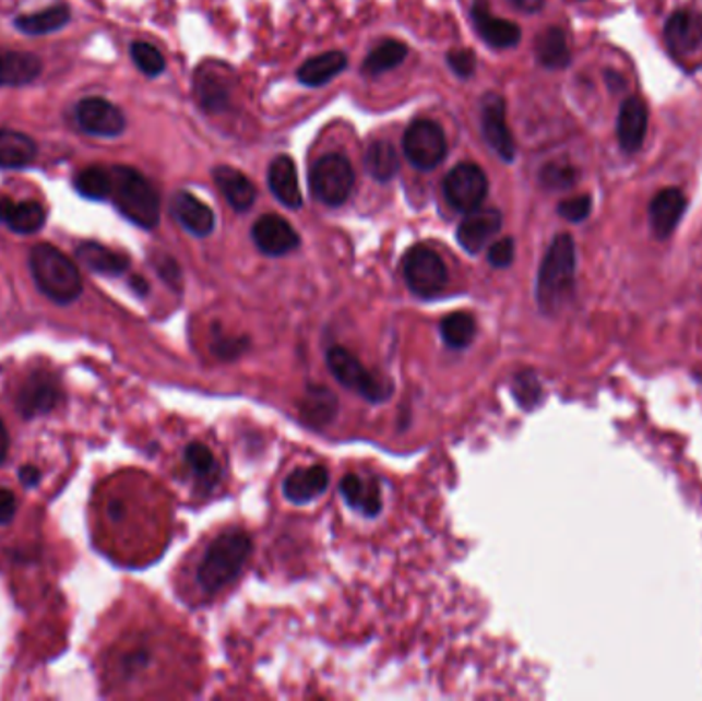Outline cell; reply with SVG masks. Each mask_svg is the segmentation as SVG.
<instances>
[{
  "label": "cell",
  "mask_w": 702,
  "mask_h": 701,
  "mask_svg": "<svg viewBox=\"0 0 702 701\" xmlns=\"http://www.w3.org/2000/svg\"><path fill=\"white\" fill-rule=\"evenodd\" d=\"M578 251L571 235H557L545 253L536 278V302L543 313H557L575 286Z\"/></svg>",
  "instance_id": "obj_1"
},
{
  "label": "cell",
  "mask_w": 702,
  "mask_h": 701,
  "mask_svg": "<svg viewBox=\"0 0 702 701\" xmlns=\"http://www.w3.org/2000/svg\"><path fill=\"white\" fill-rule=\"evenodd\" d=\"M251 537L240 528H228L221 533L207 545L204 560L198 568L200 589L207 595L223 591L226 584L239 577L245 561L251 554Z\"/></svg>",
  "instance_id": "obj_2"
},
{
  "label": "cell",
  "mask_w": 702,
  "mask_h": 701,
  "mask_svg": "<svg viewBox=\"0 0 702 701\" xmlns=\"http://www.w3.org/2000/svg\"><path fill=\"white\" fill-rule=\"evenodd\" d=\"M123 218L140 228H156L160 223V195L155 186L134 167L116 165L111 169V195Z\"/></svg>",
  "instance_id": "obj_3"
},
{
  "label": "cell",
  "mask_w": 702,
  "mask_h": 701,
  "mask_svg": "<svg viewBox=\"0 0 702 701\" xmlns=\"http://www.w3.org/2000/svg\"><path fill=\"white\" fill-rule=\"evenodd\" d=\"M29 270L37 288L58 305H70L83 295V278L76 263L58 247L37 243L29 253Z\"/></svg>",
  "instance_id": "obj_4"
},
{
  "label": "cell",
  "mask_w": 702,
  "mask_h": 701,
  "mask_svg": "<svg viewBox=\"0 0 702 701\" xmlns=\"http://www.w3.org/2000/svg\"><path fill=\"white\" fill-rule=\"evenodd\" d=\"M326 367L343 387L356 391L372 404H382L393 395V385L378 379L374 372L361 365L360 358L343 346H331L326 350Z\"/></svg>",
  "instance_id": "obj_5"
},
{
  "label": "cell",
  "mask_w": 702,
  "mask_h": 701,
  "mask_svg": "<svg viewBox=\"0 0 702 701\" xmlns=\"http://www.w3.org/2000/svg\"><path fill=\"white\" fill-rule=\"evenodd\" d=\"M354 167L343 155H325L310 169V192L326 206L345 204L354 192Z\"/></svg>",
  "instance_id": "obj_6"
},
{
  "label": "cell",
  "mask_w": 702,
  "mask_h": 701,
  "mask_svg": "<svg viewBox=\"0 0 702 701\" xmlns=\"http://www.w3.org/2000/svg\"><path fill=\"white\" fill-rule=\"evenodd\" d=\"M403 276L413 295L431 298L440 295L448 284V270L438 251L428 246H415L403 260Z\"/></svg>",
  "instance_id": "obj_7"
},
{
  "label": "cell",
  "mask_w": 702,
  "mask_h": 701,
  "mask_svg": "<svg viewBox=\"0 0 702 701\" xmlns=\"http://www.w3.org/2000/svg\"><path fill=\"white\" fill-rule=\"evenodd\" d=\"M403 151L413 167L421 171L436 169L448 153V142H445L442 126L431 120L413 122L403 136Z\"/></svg>",
  "instance_id": "obj_8"
},
{
  "label": "cell",
  "mask_w": 702,
  "mask_h": 701,
  "mask_svg": "<svg viewBox=\"0 0 702 701\" xmlns=\"http://www.w3.org/2000/svg\"><path fill=\"white\" fill-rule=\"evenodd\" d=\"M489 183L487 176L475 163H459L444 179V195L454 211H477L487 198Z\"/></svg>",
  "instance_id": "obj_9"
},
{
  "label": "cell",
  "mask_w": 702,
  "mask_h": 701,
  "mask_svg": "<svg viewBox=\"0 0 702 701\" xmlns=\"http://www.w3.org/2000/svg\"><path fill=\"white\" fill-rule=\"evenodd\" d=\"M79 128L99 139H116L126 130V116L120 107L104 97H85L74 107Z\"/></svg>",
  "instance_id": "obj_10"
},
{
  "label": "cell",
  "mask_w": 702,
  "mask_h": 701,
  "mask_svg": "<svg viewBox=\"0 0 702 701\" xmlns=\"http://www.w3.org/2000/svg\"><path fill=\"white\" fill-rule=\"evenodd\" d=\"M480 130L497 157L505 163L514 161L515 141L505 120V102L497 93H487L480 99Z\"/></svg>",
  "instance_id": "obj_11"
},
{
  "label": "cell",
  "mask_w": 702,
  "mask_h": 701,
  "mask_svg": "<svg viewBox=\"0 0 702 701\" xmlns=\"http://www.w3.org/2000/svg\"><path fill=\"white\" fill-rule=\"evenodd\" d=\"M58 402H60V385L50 372H44V370L32 372L19 389V409L27 420L52 412Z\"/></svg>",
  "instance_id": "obj_12"
},
{
  "label": "cell",
  "mask_w": 702,
  "mask_h": 701,
  "mask_svg": "<svg viewBox=\"0 0 702 701\" xmlns=\"http://www.w3.org/2000/svg\"><path fill=\"white\" fill-rule=\"evenodd\" d=\"M251 237H253L259 251L270 258L286 256L300 246L298 233L294 230L286 218H282L277 214L259 216L255 225L251 228Z\"/></svg>",
  "instance_id": "obj_13"
},
{
  "label": "cell",
  "mask_w": 702,
  "mask_h": 701,
  "mask_svg": "<svg viewBox=\"0 0 702 701\" xmlns=\"http://www.w3.org/2000/svg\"><path fill=\"white\" fill-rule=\"evenodd\" d=\"M193 91H195V97H198L202 109H206L207 114H218L230 104L233 81H230L226 69L206 62L195 71Z\"/></svg>",
  "instance_id": "obj_14"
},
{
  "label": "cell",
  "mask_w": 702,
  "mask_h": 701,
  "mask_svg": "<svg viewBox=\"0 0 702 701\" xmlns=\"http://www.w3.org/2000/svg\"><path fill=\"white\" fill-rule=\"evenodd\" d=\"M664 41L669 54L686 56L697 52L702 46V13L694 9H680L671 13L664 25Z\"/></svg>",
  "instance_id": "obj_15"
},
{
  "label": "cell",
  "mask_w": 702,
  "mask_h": 701,
  "mask_svg": "<svg viewBox=\"0 0 702 701\" xmlns=\"http://www.w3.org/2000/svg\"><path fill=\"white\" fill-rule=\"evenodd\" d=\"M471 19H473V25H475L480 39L496 50L515 48L522 39L520 27L508 19L496 17L489 11L487 0H475V4L471 9Z\"/></svg>",
  "instance_id": "obj_16"
},
{
  "label": "cell",
  "mask_w": 702,
  "mask_h": 701,
  "mask_svg": "<svg viewBox=\"0 0 702 701\" xmlns=\"http://www.w3.org/2000/svg\"><path fill=\"white\" fill-rule=\"evenodd\" d=\"M501 225H503L501 212L496 209H477L466 214V218L456 230V239L464 251H468L471 256H477L483 251V247L487 246L501 230Z\"/></svg>",
  "instance_id": "obj_17"
},
{
  "label": "cell",
  "mask_w": 702,
  "mask_h": 701,
  "mask_svg": "<svg viewBox=\"0 0 702 701\" xmlns=\"http://www.w3.org/2000/svg\"><path fill=\"white\" fill-rule=\"evenodd\" d=\"M650 126V111L643 99L629 97L618 109L617 136L622 151L634 153L643 146Z\"/></svg>",
  "instance_id": "obj_18"
},
{
  "label": "cell",
  "mask_w": 702,
  "mask_h": 701,
  "mask_svg": "<svg viewBox=\"0 0 702 701\" xmlns=\"http://www.w3.org/2000/svg\"><path fill=\"white\" fill-rule=\"evenodd\" d=\"M686 211V195L676 188H666L650 204V225L657 239H668L682 221Z\"/></svg>",
  "instance_id": "obj_19"
},
{
  "label": "cell",
  "mask_w": 702,
  "mask_h": 701,
  "mask_svg": "<svg viewBox=\"0 0 702 701\" xmlns=\"http://www.w3.org/2000/svg\"><path fill=\"white\" fill-rule=\"evenodd\" d=\"M171 212L177 223L195 237H207L216 227V216L212 209L202 200H198L193 193H175L171 200Z\"/></svg>",
  "instance_id": "obj_20"
},
{
  "label": "cell",
  "mask_w": 702,
  "mask_h": 701,
  "mask_svg": "<svg viewBox=\"0 0 702 701\" xmlns=\"http://www.w3.org/2000/svg\"><path fill=\"white\" fill-rule=\"evenodd\" d=\"M46 209L35 200L15 202L11 198L0 195V225L17 233V235H34L46 225Z\"/></svg>",
  "instance_id": "obj_21"
},
{
  "label": "cell",
  "mask_w": 702,
  "mask_h": 701,
  "mask_svg": "<svg viewBox=\"0 0 702 701\" xmlns=\"http://www.w3.org/2000/svg\"><path fill=\"white\" fill-rule=\"evenodd\" d=\"M44 71L41 58L32 52L0 48V87H25Z\"/></svg>",
  "instance_id": "obj_22"
},
{
  "label": "cell",
  "mask_w": 702,
  "mask_h": 701,
  "mask_svg": "<svg viewBox=\"0 0 702 701\" xmlns=\"http://www.w3.org/2000/svg\"><path fill=\"white\" fill-rule=\"evenodd\" d=\"M267 183L277 202H282L286 209L298 211L302 206L305 200H302V190L298 181V171H296V163L290 157L279 155L272 161L267 171Z\"/></svg>",
  "instance_id": "obj_23"
},
{
  "label": "cell",
  "mask_w": 702,
  "mask_h": 701,
  "mask_svg": "<svg viewBox=\"0 0 702 701\" xmlns=\"http://www.w3.org/2000/svg\"><path fill=\"white\" fill-rule=\"evenodd\" d=\"M329 488V472L323 465H310L291 472L284 482V496L291 504H309Z\"/></svg>",
  "instance_id": "obj_24"
},
{
  "label": "cell",
  "mask_w": 702,
  "mask_h": 701,
  "mask_svg": "<svg viewBox=\"0 0 702 701\" xmlns=\"http://www.w3.org/2000/svg\"><path fill=\"white\" fill-rule=\"evenodd\" d=\"M214 181L218 186V190L224 193V198L228 200V204L237 212H247L258 198V190L253 186V181L245 174H240L239 169L233 167H216L214 169Z\"/></svg>",
  "instance_id": "obj_25"
},
{
  "label": "cell",
  "mask_w": 702,
  "mask_h": 701,
  "mask_svg": "<svg viewBox=\"0 0 702 701\" xmlns=\"http://www.w3.org/2000/svg\"><path fill=\"white\" fill-rule=\"evenodd\" d=\"M37 158V142L13 128H0V169H25Z\"/></svg>",
  "instance_id": "obj_26"
},
{
  "label": "cell",
  "mask_w": 702,
  "mask_h": 701,
  "mask_svg": "<svg viewBox=\"0 0 702 701\" xmlns=\"http://www.w3.org/2000/svg\"><path fill=\"white\" fill-rule=\"evenodd\" d=\"M345 502L349 509L358 510L364 516H378L382 510V498L377 482L358 474H347L340 484Z\"/></svg>",
  "instance_id": "obj_27"
},
{
  "label": "cell",
  "mask_w": 702,
  "mask_h": 701,
  "mask_svg": "<svg viewBox=\"0 0 702 701\" xmlns=\"http://www.w3.org/2000/svg\"><path fill=\"white\" fill-rule=\"evenodd\" d=\"M76 258L85 265L86 270L102 274V276H121L130 268V260L123 253H118V251L102 246V243H95V241H85L76 247Z\"/></svg>",
  "instance_id": "obj_28"
},
{
  "label": "cell",
  "mask_w": 702,
  "mask_h": 701,
  "mask_svg": "<svg viewBox=\"0 0 702 701\" xmlns=\"http://www.w3.org/2000/svg\"><path fill=\"white\" fill-rule=\"evenodd\" d=\"M70 7L64 2H58L48 9H41L29 15H19L15 19V27L25 36H48L53 32H60L70 23Z\"/></svg>",
  "instance_id": "obj_29"
},
{
  "label": "cell",
  "mask_w": 702,
  "mask_h": 701,
  "mask_svg": "<svg viewBox=\"0 0 702 701\" xmlns=\"http://www.w3.org/2000/svg\"><path fill=\"white\" fill-rule=\"evenodd\" d=\"M347 67V56L337 50L321 54L307 60L300 69H298V81L307 87H321L329 83L331 79H335L337 74H342Z\"/></svg>",
  "instance_id": "obj_30"
},
{
  "label": "cell",
  "mask_w": 702,
  "mask_h": 701,
  "mask_svg": "<svg viewBox=\"0 0 702 701\" xmlns=\"http://www.w3.org/2000/svg\"><path fill=\"white\" fill-rule=\"evenodd\" d=\"M534 52H536V60L548 71L566 69L571 62L567 36L559 27H548L545 32H540L534 41Z\"/></svg>",
  "instance_id": "obj_31"
},
{
  "label": "cell",
  "mask_w": 702,
  "mask_h": 701,
  "mask_svg": "<svg viewBox=\"0 0 702 701\" xmlns=\"http://www.w3.org/2000/svg\"><path fill=\"white\" fill-rule=\"evenodd\" d=\"M364 167L377 181L386 183L398 174L401 158H398V153H396V148L391 142L374 141L368 146V151L364 155Z\"/></svg>",
  "instance_id": "obj_32"
},
{
  "label": "cell",
  "mask_w": 702,
  "mask_h": 701,
  "mask_svg": "<svg viewBox=\"0 0 702 701\" xmlns=\"http://www.w3.org/2000/svg\"><path fill=\"white\" fill-rule=\"evenodd\" d=\"M305 420L314 426H325L337 414V397L331 389L323 385H309L307 395L300 404Z\"/></svg>",
  "instance_id": "obj_33"
},
{
  "label": "cell",
  "mask_w": 702,
  "mask_h": 701,
  "mask_svg": "<svg viewBox=\"0 0 702 701\" xmlns=\"http://www.w3.org/2000/svg\"><path fill=\"white\" fill-rule=\"evenodd\" d=\"M407 58V46L396 41V39H386L378 44L372 52L366 56L361 71L368 76H378L382 72L393 71L398 64H403Z\"/></svg>",
  "instance_id": "obj_34"
},
{
  "label": "cell",
  "mask_w": 702,
  "mask_h": 701,
  "mask_svg": "<svg viewBox=\"0 0 702 701\" xmlns=\"http://www.w3.org/2000/svg\"><path fill=\"white\" fill-rule=\"evenodd\" d=\"M74 190L86 200L104 202L111 195V169L102 165H91L74 176Z\"/></svg>",
  "instance_id": "obj_35"
},
{
  "label": "cell",
  "mask_w": 702,
  "mask_h": 701,
  "mask_svg": "<svg viewBox=\"0 0 702 701\" xmlns=\"http://www.w3.org/2000/svg\"><path fill=\"white\" fill-rule=\"evenodd\" d=\"M440 333H442V340L450 348L463 350L466 346H471V342L475 340L477 321L471 313L456 311L452 316L444 317V321L440 325Z\"/></svg>",
  "instance_id": "obj_36"
},
{
  "label": "cell",
  "mask_w": 702,
  "mask_h": 701,
  "mask_svg": "<svg viewBox=\"0 0 702 701\" xmlns=\"http://www.w3.org/2000/svg\"><path fill=\"white\" fill-rule=\"evenodd\" d=\"M130 56H132L138 71L146 76H158L165 72V67H167L165 56L148 41H134L130 46Z\"/></svg>",
  "instance_id": "obj_37"
},
{
  "label": "cell",
  "mask_w": 702,
  "mask_h": 701,
  "mask_svg": "<svg viewBox=\"0 0 702 701\" xmlns=\"http://www.w3.org/2000/svg\"><path fill=\"white\" fill-rule=\"evenodd\" d=\"M186 461H188L189 470L198 477H202V479H210V477L216 475V459H214L206 444H202V442L188 444Z\"/></svg>",
  "instance_id": "obj_38"
},
{
  "label": "cell",
  "mask_w": 702,
  "mask_h": 701,
  "mask_svg": "<svg viewBox=\"0 0 702 701\" xmlns=\"http://www.w3.org/2000/svg\"><path fill=\"white\" fill-rule=\"evenodd\" d=\"M540 181L548 190H569L578 181V171L571 165H555V163H550L543 169Z\"/></svg>",
  "instance_id": "obj_39"
},
{
  "label": "cell",
  "mask_w": 702,
  "mask_h": 701,
  "mask_svg": "<svg viewBox=\"0 0 702 701\" xmlns=\"http://www.w3.org/2000/svg\"><path fill=\"white\" fill-rule=\"evenodd\" d=\"M515 400L522 404V407L531 409L534 405L540 402L543 397V387L536 381L534 375H520L515 379L514 385Z\"/></svg>",
  "instance_id": "obj_40"
},
{
  "label": "cell",
  "mask_w": 702,
  "mask_h": 701,
  "mask_svg": "<svg viewBox=\"0 0 702 701\" xmlns=\"http://www.w3.org/2000/svg\"><path fill=\"white\" fill-rule=\"evenodd\" d=\"M445 62L450 67V71L454 74H459L461 79H468L475 74V69H477V56L473 54V50H450L448 56H445Z\"/></svg>",
  "instance_id": "obj_41"
},
{
  "label": "cell",
  "mask_w": 702,
  "mask_h": 701,
  "mask_svg": "<svg viewBox=\"0 0 702 701\" xmlns=\"http://www.w3.org/2000/svg\"><path fill=\"white\" fill-rule=\"evenodd\" d=\"M557 212L569 223H583L592 212V198L590 195H578V198L566 200V202L559 204Z\"/></svg>",
  "instance_id": "obj_42"
},
{
  "label": "cell",
  "mask_w": 702,
  "mask_h": 701,
  "mask_svg": "<svg viewBox=\"0 0 702 701\" xmlns=\"http://www.w3.org/2000/svg\"><path fill=\"white\" fill-rule=\"evenodd\" d=\"M514 239H510V237L496 241L493 246L489 247V253H487V260L493 268H510L514 263Z\"/></svg>",
  "instance_id": "obj_43"
},
{
  "label": "cell",
  "mask_w": 702,
  "mask_h": 701,
  "mask_svg": "<svg viewBox=\"0 0 702 701\" xmlns=\"http://www.w3.org/2000/svg\"><path fill=\"white\" fill-rule=\"evenodd\" d=\"M156 272L160 274V278L167 282L172 288L181 286V270L177 262L169 258V256H158L155 260Z\"/></svg>",
  "instance_id": "obj_44"
},
{
  "label": "cell",
  "mask_w": 702,
  "mask_h": 701,
  "mask_svg": "<svg viewBox=\"0 0 702 701\" xmlns=\"http://www.w3.org/2000/svg\"><path fill=\"white\" fill-rule=\"evenodd\" d=\"M249 348V342L247 337H218L216 344H214V352L218 354V358H237L240 352H245Z\"/></svg>",
  "instance_id": "obj_45"
},
{
  "label": "cell",
  "mask_w": 702,
  "mask_h": 701,
  "mask_svg": "<svg viewBox=\"0 0 702 701\" xmlns=\"http://www.w3.org/2000/svg\"><path fill=\"white\" fill-rule=\"evenodd\" d=\"M17 512V500L11 490H0V525H9Z\"/></svg>",
  "instance_id": "obj_46"
},
{
  "label": "cell",
  "mask_w": 702,
  "mask_h": 701,
  "mask_svg": "<svg viewBox=\"0 0 702 701\" xmlns=\"http://www.w3.org/2000/svg\"><path fill=\"white\" fill-rule=\"evenodd\" d=\"M19 479H21V484H23L25 488H35V486L41 482V474H39V470L34 467V465H23V467L19 470Z\"/></svg>",
  "instance_id": "obj_47"
},
{
  "label": "cell",
  "mask_w": 702,
  "mask_h": 701,
  "mask_svg": "<svg viewBox=\"0 0 702 701\" xmlns=\"http://www.w3.org/2000/svg\"><path fill=\"white\" fill-rule=\"evenodd\" d=\"M510 4L522 13H538L545 7V0H510Z\"/></svg>",
  "instance_id": "obj_48"
},
{
  "label": "cell",
  "mask_w": 702,
  "mask_h": 701,
  "mask_svg": "<svg viewBox=\"0 0 702 701\" xmlns=\"http://www.w3.org/2000/svg\"><path fill=\"white\" fill-rule=\"evenodd\" d=\"M9 444H11V439H9V430L7 426L0 420V465L4 463V459L9 455Z\"/></svg>",
  "instance_id": "obj_49"
},
{
  "label": "cell",
  "mask_w": 702,
  "mask_h": 701,
  "mask_svg": "<svg viewBox=\"0 0 702 701\" xmlns=\"http://www.w3.org/2000/svg\"><path fill=\"white\" fill-rule=\"evenodd\" d=\"M130 286H132V288L136 290L140 297H144V295H148V282L144 281V278H140V276H132V281H130Z\"/></svg>",
  "instance_id": "obj_50"
},
{
  "label": "cell",
  "mask_w": 702,
  "mask_h": 701,
  "mask_svg": "<svg viewBox=\"0 0 702 701\" xmlns=\"http://www.w3.org/2000/svg\"><path fill=\"white\" fill-rule=\"evenodd\" d=\"M121 514H123V507H121L120 502H111V507H109V516H111L114 521H118Z\"/></svg>",
  "instance_id": "obj_51"
}]
</instances>
